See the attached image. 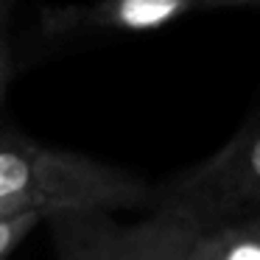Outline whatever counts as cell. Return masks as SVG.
Instances as JSON below:
<instances>
[{"label":"cell","mask_w":260,"mask_h":260,"mask_svg":"<svg viewBox=\"0 0 260 260\" xmlns=\"http://www.w3.org/2000/svg\"><path fill=\"white\" fill-rule=\"evenodd\" d=\"M159 187L79 154L48 151L0 135V218L34 213L157 210Z\"/></svg>","instance_id":"obj_1"},{"label":"cell","mask_w":260,"mask_h":260,"mask_svg":"<svg viewBox=\"0 0 260 260\" xmlns=\"http://www.w3.org/2000/svg\"><path fill=\"white\" fill-rule=\"evenodd\" d=\"M159 202L190 215L204 232L260 218V112L213 157L159 187Z\"/></svg>","instance_id":"obj_2"},{"label":"cell","mask_w":260,"mask_h":260,"mask_svg":"<svg viewBox=\"0 0 260 260\" xmlns=\"http://www.w3.org/2000/svg\"><path fill=\"white\" fill-rule=\"evenodd\" d=\"M202 235L190 215L159 202L148 218L123 226L120 260H190Z\"/></svg>","instance_id":"obj_3"},{"label":"cell","mask_w":260,"mask_h":260,"mask_svg":"<svg viewBox=\"0 0 260 260\" xmlns=\"http://www.w3.org/2000/svg\"><path fill=\"white\" fill-rule=\"evenodd\" d=\"M226 6V3H199V0H120L92 9H62V31L68 28H112V31H151L168 25L196 9Z\"/></svg>","instance_id":"obj_4"},{"label":"cell","mask_w":260,"mask_h":260,"mask_svg":"<svg viewBox=\"0 0 260 260\" xmlns=\"http://www.w3.org/2000/svg\"><path fill=\"white\" fill-rule=\"evenodd\" d=\"M59 260H120L123 226L109 213L51 215Z\"/></svg>","instance_id":"obj_5"},{"label":"cell","mask_w":260,"mask_h":260,"mask_svg":"<svg viewBox=\"0 0 260 260\" xmlns=\"http://www.w3.org/2000/svg\"><path fill=\"white\" fill-rule=\"evenodd\" d=\"M190 260H260V218L204 232Z\"/></svg>","instance_id":"obj_6"},{"label":"cell","mask_w":260,"mask_h":260,"mask_svg":"<svg viewBox=\"0 0 260 260\" xmlns=\"http://www.w3.org/2000/svg\"><path fill=\"white\" fill-rule=\"evenodd\" d=\"M42 215L34 213H23V215H12V218H0V257L25 235L34 224H40Z\"/></svg>","instance_id":"obj_7"},{"label":"cell","mask_w":260,"mask_h":260,"mask_svg":"<svg viewBox=\"0 0 260 260\" xmlns=\"http://www.w3.org/2000/svg\"><path fill=\"white\" fill-rule=\"evenodd\" d=\"M6 79H9V51L6 45H0V98H3V90H6Z\"/></svg>","instance_id":"obj_8"},{"label":"cell","mask_w":260,"mask_h":260,"mask_svg":"<svg viewBox=\"0 0 260 260\" xmlns=\"http://www.w3.org/2000/svg\"><path fill=\"white\" fill-rule=\"evenodd\" d=\"M6 14L9 3H0V45H6Z\"/></svg>","instance_id":"obj_9"}]
</instances>
